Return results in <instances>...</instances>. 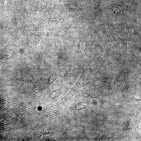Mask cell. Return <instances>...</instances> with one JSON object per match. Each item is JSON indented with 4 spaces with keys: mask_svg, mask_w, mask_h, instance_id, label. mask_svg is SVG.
Listing matches in <instances>:
<instances>
[{
    "mask_svg": "<svg viewBox=\"0 0 141 141\" xmlns=\"http://www.w3.org/2000/svg\"><path fill=\"white\" fill-rule=\"evenodd\" d=\"M22 52L17 48L15 44L9 43L5 47L0 49V60L6 61L21 55Z\"/></svg>",
    "mask_w": 141,
    "mask_h": 141,
    "instance_id": "obj_1",
    "label": "cell"
},
{
    "mask_svg": "<svg viewBox=\"0 0 141 141\" xmlns=\"http://www.w3.org/2000/svg\"><path fill=\"white\" fill-rule=\"evenodd\" d=\"M119 33L122 46L127 48L130 29L131 25L127 21H125L115 24Z\"/></svg>",
    "mask_w": 141,
    "mask_h": 141,
    "instance_id": "obj_2",
    "label": "cell"
},
{
    "mask_svg": "<svg viewBox=\"0 0 141 141\" xmlns=\"http://www.w3.org/2000/svg\"><path fill=\"white\" fill-rule=\"evenodd\" d=\"M104 19V24L107 32H108V33H109V36L116 39L119 36V32L109 12L106 14Z\"/></svg>",
    "mask_w": 141,
    "mask_h": 141,
    "instance_id": "obj_3",
    "label": "cell"
},
{
    "mask_svg": "<svg viewBox=\"0 0 141 141\" xmlns=\"http://www.w3.org/2000/svg\"><path fill=\"white\" fill-rule=\"evenodd\" d=\"M84 81L81 80L80 78L67 94L61 101L58 102L57 104L61 107H64L68 101L77 93L79 90L84 86Z\"/></svg>",
    "mask_w": 141,
    "mask_h": 141,
    "instance_id": "obj_4",
    "label": "cell"
},
{
    "mask_svg": "<svg viewBox=\"0 0 141 141\" xmlns=\"http://www.w3.org/2000/svg\"><path fill=\"white\" fill-rule=\"evenodd\" d=\"M114 14L116 19L119 21H125L126 17L125 9L123 5L118 2H113L108 6Z\"/></svg>",
    "mask_w": 141,
    "mask_h": 141,
    "instance_id": "obj_5",
    "label": "cell"
},
{
    "mask_svg": "<svg viewBox=\"0 0 141 141\" xmlns=\"http://www.w3.org/2000/svg\"><path fill=\"white\" fill-rule=\"evenodd\" d=\"M95 33L102 42L107 44L110 42V38L107 31L104 22L100 23L97 26L95 30Z\"/></svg>",
    "mask_w": 141,
    "mask_h": 141,
    "instance_id": "obj_6",
    "label": "cell"
},
{
    "mask_svg": "<svg viewBox=\"0 0 141 141\" xmlns=\"http://www.w3.org/2000/svg\"><path fill=\"white\" fill-rule=\"evenodd\" d=\"M41 40V36L32 34L28 37L27 39L26 43L29 46L34 47L38 44Z\"/></svg>",
    "mask_w": 141,
    "mask_h": 141,
    "instance_id": "obj_7",
    "label": "cell"
},
{
    "mask_svg": "<svg viewBox=\"0 0 141 141\" xmlns=\"http://www.w3.org/2000/svg\"><path fill=\"white\" fill-rule=\"evenodd\" d=\"M57 111V108L55 106L49 105L45 109L44 111V115L47 118H52L55 115Z\"/></svg>",
    "mask_w": 141,
    "mask_h": 141,
    "instance_id": "obj_8",
    "label": "cell"
},
{
    "mask_svg": "<svg viewBox=\"0 0 141 141\" xmlns=\"http://www.w3.org/2000/svg\"><path fill=\"white\" fill-rule=\"evenodd\" d=\"M67 58V54L65 53H62L58 57L57 64L58 66L62 67L66 64Z\"/></svg>",
    "mask_w": 141,
    "mask_h": 141,
    "instance_id": "obj_9",
    "label": "cell"
},
{
    "mask_svg": "<svg viewBox=\"0 0 141 141\" xmlns=\"http://www.w3.org/2000/svg\"><path fill=\"white\" fill-rule=\"evenodd\" d=\"M75 69L73 67L69 68L65 72L64 75V78L65 80L71 79L73 77Z\"/></svg>",
    "mask_w": 141,
    "mask_h": 141,
    "instance_id": "obj_10",
    "label": "cell"
},
{
    "mask_svg": "<svg viewBox=\"0 0 141 141\" xmlns=\"http://www.w3.org/2000/svg\"><path fill=\"white\" fill-rule=\"evenodd\" d=\"M56 47V45L54 43L52 42L49 43L45 47L44 52L46 54H51L54 52Z\"/></svg>",
    "mask_w": 141,
    "mask_h": 141,
    "instance_id": "obj_11",
    "label": "cell"
},
{
    "mask_svg": "<svg viewBox=\"0 0 141 141\" xmlns=\"http://www.w3.org/2000/svg\"><path fill=\"white\" fill-rule=\"evenodd\" d=\"M26 68L30 70H37L39 68L38 64L34 62L29 63L26 65Z\"/></svg>",
    "mask_w": 141,
    "mask_h": 141,
    "instance_id": "obj_12",
    "label": "cell"
},
{
    "mask_svg": "<svg viewBox=\"0 0 141 141\" xmlns=\"http://www.w3.org/2000/svg\"><path fill=\"white\" fill-rule=\"evenodd\" d=\"M86 48V43L85 40L81 41L79 43L78 48L79 52L81 53L84 52Z\"/></svg>",
    "mask_w": 141,
    "mask_h": 141,
    "instance_id": "obj_13",
    "label": "cell"
},
{
    "mask_svg": "<svg viewBox=\"0 0 141 141\" xmlns=\"http://www.w3.org/2000/svg\"><path fill=\"white\" fill-rule=\"evenodd\" d=\"M61 91L62 90L61 89L54 90L51 92L49 95V97L51 98H55L60 94Z\"/></svg>",
    "mask_w": 141,
    "mask_h": 141,
    "instance_id": "obj_14",
    "label": "cell"
},
{
    "mask_svg": "<svg viewBox=\"0 0 141 141\" xmlns=\"http://www.w3.org/2000/svg\"><path fill=\"white\" fill-rule=\"evenodd\" d=\"M26 80L24 78H20L15 79V84L18 86H22L25 84L26 83Z\"/></svg>",
    "mask_w": 141,
    "mask_h": 141,
    "instance_id": "obj_15",
    "label": "cell"
},
{
    "mask_svg": "<svg viewBox=\"0 0 141 141\" xmlns=\"http://www.w3.org/2000/svg\"><path fill=\"white\" fill-rule=\"evenodd\" d=\"M39 87V85L36 82L34 84L31 91V93L32 95H35L37 94Z\"/></svg>",
    "mask_w": 141,
    "mask_h": 141,
    "instance_id": "obj_16",
    "label": "cell"
},
{
    "mask_svg": "<svg viewBox=\"0 0 141 141\" xmlns=\"http://www.w3.org/2000/svg\"><path fill=\"white\" fill-rule=\"evenodd\" d=\"M57 75L55 73H52L48 79L49 83L51 84L54 82L57 79Z\"/></svg>",
    "mask_w": 141,
    "mask_h": 141,
    "instance_id": "obj_17",
    "label": "cell"
},
{
    "mask_svg": "<svg viewBox=\"0 0 141 141\" xmlns=\"http://www.w3.org/2000/svg\"><path fill=\"white\" fill-rule=\"evenodd\" d=\"M73 25L69 26L68 27L67 31L69 32L72 33L75 30V27Z\"/></svg>",
    "mask_w": 141,
    "mask_h": 141,
    "instance_id": "obj_18",
    "label": "cell"
},
{
    "mask_svg": "<svg viewBox=\"0 0 141 141\" xmlns=\"http://www.w3.org/2000/svg\"><path fill=\"white\" fill-rule=\"evenodd\" d=\"M87 0L88 1H89V2L95 5H97L98 4L99 2L98 1V0Z\"/></svg>",
    "mask_w": 141,
    "mask_h": 141,
    "instance_id": "obj_19",
    "label": "cell"
},
{
    "mask_svg": "<svg viewBox=\"0 0 141 141\" xmlns=\"http://www.w3.org/2000/svg\"><path fill=\"white\" fill-rule=\"evenodd\" d=\"M5 35V33L0 31V39L4 37Z\"/></svg>",
    "mask_w": 141,
    "mask_h": 141,
    "instance_id": "obj_20",
    "label": "cell"
},
{
    "mask_svg": "<svg viewBox=\"0 0 141 141\" xmlns=\"http://www.w3.org/2000/svg\"><path fill=\"white\" fill-rule=\"evenodd\" d=\"M3 27V25L2 22L0 21V30L2 29Z\"/></svg>",
    "mask_w": 141,
    "mask_h": 141,
    "instance_id": "obj_21",
    "label": "cell"
}]
</instances>
